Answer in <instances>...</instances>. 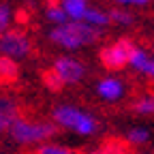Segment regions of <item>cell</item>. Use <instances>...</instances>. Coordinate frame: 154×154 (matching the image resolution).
Here are the masks:
<instances>
[{
  "label": "cell",
  "instance_id": "obj_17",
  "mask_svg": "<svg viewBox=\"0 0 154 154\" xmlns=\"http://www.w3.org/2000/svg\"><path fill=\"white\" fill-rule=\"evenodd\" d=\"M148 139H150V133L146 128H133L128 133V141L131 143H146Z\"/></svg>",
  "mask_w": 154,
  "mask_h": 154
},
{
  "label": "cell",
  "instance_id": "obj_14",
  "mask_svg": "<svg viewBox=\"0 0 154 154\" xmlns=\"http://www.w3.org/2000/svg\"><path fill=\"white\" fill-rule=\"evenodd\" d=\"M148 62H150L148 54H146L143 49H139V47H135V49H133V54H131L128 64H131V66H135V69H139V71H143V69L148 66Z\"/></svg>",
  "mask_w": 154,
  "mask_h": 154
},
{
  "label": "cell",
  "instance_id": "obj_1",
  "mask_svg": "<svg viewBox=\"0 0 154 154\" xmlns=\"http://www.w3.org/2000/svg\"><path fill=\"white\" fill-rule=\"evenodd\" d=\"M51 41L62 45L66 49H75V47H82L88 43H94L99 32L96 28L88 26L86 22H69L64 26H58L56 30H51Z\"/></svg>",
  "mask_w": 154,
  "mask_h": 154
},
{
  "label": "cell",
  "instance_id": "obj_7",
  "mask_svg": "<svg viewBox=\"0 0 154 154\" xmlns=\"http://www.w3.org/2000/svg\"><path fill=\"white\" fill-rule=\"evenodd\" d=\"M99 94L103 96V99H107V101H116V99H120L122 96V92H124V88H122V84L118 82V79H111V77H107V79H101L99 82Z\"/></svg>",
  "mask_w": 154,
  "mask_h": 154
},
{
  "label": "cell",
  "instance_id": "obj_10",
  "mask_svg": "<svg viewBox=\"0 0 154 154\" xmlns=\"http://www.w3.org/2000/svg\"><path fill=\"white\" fill-rule=\"evenodd\" d=\"M90 154H131V146L128 141H122V139H107L103 141L99 150H94Z\"/></svg>",
  "mask_w": 154,
  "mask_h": 154
},
{
  "label": "cell",
  "instance_id": "obj_12",
  "mask_svg": "<svg viewBox=\"0 0 154 154\" xmlns=\"http://www.w3.org/2000/svg\"><path fill=\"white\" fill-rule=\"evenodd\" d=\"M82 22H86L88 26L96 28V26H105V24H109V15H105L103 11H96V9H88Z\"/></svg>",
  "mask_w": 154,
  "mask_h": 154
},
{
  "label": "cell",
  "instance_id": "obj_5",
  "mask_svg": "<svg viewBox=\"0 0 154 154\" xmlns=\"http://www.w3.org/2000/svg\"><path fill=\"white\" fill-rule=\"evenodd\" d=\"M28 51H30V41L24 32L7 30L0 36V54H5L7 58H22Z\"/></svg>",
  "mask_w": 154,
  "mask_h": 154
},
{
  "label": "cell",
  "instance_id": "obj_3",
  "mask_svg": "<svg viewBox=\"0 0 154 154\" xmlns=\"http://www.w3.org/2000/svg\"><path fill=\"white\" fill-rule=\"evenodd\" d=\"M54 118L58 124L75 131L77 135H92L96 131V120L90 113H84L75 107H58L54 111Z\"/></svg>",
  "mask_w": 154,
  "mask_h": 154
},
{
  "label": "cell",
  "instance_id": "obj_20",
  "mask_svg": "<svg viewBox=\"0 0 154 154\" xmlns=\"http://www.w3.org/2000/svg\"><path fill=\"white\" fill-rule=\"evenodd\" d=\"M45 84H47V88H51V90H58L62 86V79L58 77L56 73H47L45 75Z\"/></svg>",
  "mask_w": 154,
  "mask_h": 154
},
{
  "label": "cell",
  "instance_id": "obj_4",
  "mask_svg": "<svg viewBox=\"0 0 154 154\" xmlns=\"http://www.w3.org/2000/svg\"><path fill=\"white\" fill-rule=\"evenodd\" d=\"M133 49H135V45H133L131 41L120 38V41H116L113 45H107V47L101 51V62H103L107 69H120V66L128 64Z\"/></svg>",
  "mask_w": 154,
  "mask_h": 154
},
{
  "label": "cell",
  "instance_id": "obj_11",
  "mask_svg": "<svg viewBox=\"0 0 154 154\" xmlns=\"http://www.w3.org/2000/svg\"><path fill=\"white\" fill-rule=\"evenodd\" d=\"M17 77V66H15V62L11 60V58H0V86L2 84H9V82H13Z\"/></svg>",
  "mask_w": 154,
  "mask_h": 154
},
{
  "label": "cell",
  "instance_id": "obj_22",
  "mask_svg": "<svg viewBox=\"0 0 154 154\" xmlns=\"http://www.w3.org/2000/svg\"><path fill=\"white\" fill-rule=\"evenodd\" d=\"M143 73H148L152 79H154V60H150V62H148V66L143 69Z\"/></svg>",
  "mask_w": 154,
  "mask_h": 154
},
{
  "label": "cell",
  "instance_id": "obj_9",
  "mask_svg": "<svg viewBox=\"0 0 154 154\" xmlns=\"http://www.w3.org/2000/svg\"><path fill=\"white\" fill-rule=\"evenodd\" d=\"M17 120V107L9 99H0V131L11 128V124Z\"/></svg>",
  "mask_w": 154,
  "mask_h": 154
},
{
  "label": "cell",
  "instance_id": "obj_16",
  "mask_svg": "<svg viewBox=\"0 0 154 154\" xmlns=\"http://www.w3.org/2000/svg\"><path fill=\"white\" fill-rule=\"evenodd\" d=\"M32 154H73V150L62 148V146H41V148H36Z\"/></svg>",
  "mask_w": 154,
  "mask_h": 154
},
{
  "label": "cell",
  "instance_id": "obj_13",
  "mask_svg": "<svg viewBox=\"0 0 154 154\" xmlns=\"http://www.w3.org/2000/svg\"><path fill=\"white\" fill-rule=\"evenodd\" d=\"M47 19H49V22H54V24H58V26H64V24L71 22V19L66 17V13H64V9H62V7H56V5H51V7L47 9Z\"/></svg>",
  "mask_w": 154,
  "mask_h": 154
},
{
  "label": "cell",
  "instance_id": "obj_21",
  "mask_svg": "<svg viewBox=\"0 0 154 154\" xmlns=\"http://www.w3.org/2000/svg\"><path fill=\"white\" fill-rule=\"evenodd\" d=\"M120 5H146L148 0H118Z\"/></svg>",
  "mask_w": 154,
  "mask_h": 154
},
{
  "label": "cell",
  "instance_id": "obj_8",
  "mask_svg": "<svg viewBox=\"0 0 154 154\" xmlns=\"http://www.w3.org/2000/svg\"><path fill=\"white\" fill-rule=\"evenodd\" d=\"M66 13V17L71 19V22H82L86 11H88V2L86 0H62L60 5Z\"/></svg>",
  "mask_w": 154,
  "mask_h": 154
},
{
  "label": "cell",
  "instance_id": "obj_18",
  "mask_svg": "<svg viewBox=\"0 0 154 154\" xmlns=\"http://www.w3.org/2000/svg\"><path fill=\"white\" fill-rule=\"evenodd\" d=\"M9 24H11V9L5 7V5H0V36L7 32Z\"/></svg>",
  "mask_w": 154,
  "mask_h": 154
},
{
  "label": "cell",
  "instance_id": "obj_15",
  "mask_svg": "<svg viewBox=\"0 0 154 154\" xmlns=\"http://www.w3.org/2000/svg\"><path fill=\"white\" fill-rule=\"evenodd\" d=\"M133 109L137 113H154V96H143L133 105Z\"/></svg>",
  "mask_w": 154,
  "mask_h": 154
},
{
  "label": "cell",
  "instance_id": "obj_2",
  "mask_svg": "<svg viewBox=\"0 0 154 154\" xmlns=\"http://www.w3.org/2000/svg\"><path fill=\"white\" fill-rule=\"evenodd\" d=\"M58 128L56 124L49 122H26V120H15L11 124V137L19 143H34V141H43L51 135H56Z\"/></svg>",
  "mask_w": 154,
  "mask_h": 154
},
{
  "label": "cell",
  "instance_id": "obj_6",
  "mask_svg": "<svg viewBox=\"0 0 154 154\" xmlns=\"http://www.w3.org/2000/svg\"><path fill=\"white\" fill-rule=\"evenodd\" d=\"M54 73L62 79V84H75L84 77V66L82 62L73 60V58H58Z\"/></svg>",
  "mask_w": 154,
  "mask_h": 154
},
{
  "label": "cell",
  "instance_id": "obj_19",
  "mask_svg": "<svg viewBox=\"0 0 154 154\" xmlns=\"http://www.w3.org/2000/svg\"><path fill=\"white\" fill-rule=\"evenodd\" d=\"M109 19H113V22H118V24H131L133 22V17L126 11H111L109 13Z\"/></svg>",
  "mask_w": 154,
  "mask_h": 154
}]
</instances>
